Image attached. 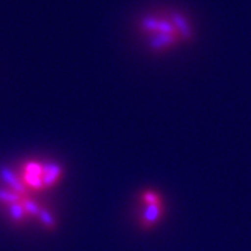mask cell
<instances>
[{"label": "cell", "instance_id": "cell-1", "mask_svg": "<svg viewBox=\"0 0 251 251\" xmlns=\"http://www.w3.org/2000/svg\"><path fill=\"white\" fill-rule=\"evenodd\" d=\"M0 209L15 225L35 224L47 231L57 229V216L37 196L25 190L14 169L0 170Z\"/></svg>", "mask_w": 251, "mask_h": 251}, {"label": "cell", "instance_id": "cell-2", "mask_svg": "<svg viewBox=\"0 0 251 251\" xmlns=\"http://www.w3.org/2000/svg\"><path fill=\"white\" fill-rule=\"evenodd\" d=\"M136 31L151 55L164 56L185 47L176 24V7L171 6L141 14L136 20Z\"/></svg>", "mask_w": 251, "mask_h": 251}, {"label": "cell", "instance_id": "cell-3", "mask_svg": "<svg viewBox=\"0 0 251 251\" xmlns=\"http://www.w3.org/2000/svg\"><path fill=\"white\" fill-rule=\"evenodd\" d=\"M14 170L23 187L34 196L57 187L65 176L61 163L47 158H28Z\"/></svg>", "mask_w": 251, "mask_h": 251}, {"label": "cell", "instance_id": "cell-4", "mask_svg": "<svg viewBox=\"0 0 251 251\" xmlns=\"http://www.w3.org/2000/svg\"><path fill=\"white\" fill-rule=\"evenodd\" d=\"M139 225L143 230H151L161 224L166 212L164 198L156 188H144L139 194Z\"/></svg>", "mask_w": 251, "mask_h": 251}]
</instances>
